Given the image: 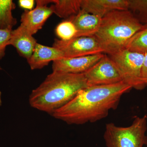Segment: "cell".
Wrapping results in <instances>:
<instances>
[{
    "label": "cell",
    "mask_w": 147,
    "mask_h": 147,
    "mask_svg": "<svg viewBox=\"0 0 147 147\" xmlns=\"http://www.w3.org/2000/svg\"><path fill=\"white\" fill-rule=\"evenodd\" d=\"M131 88L123 82L87 87L52 115L68 124L96 122L107 117L111 110H116L122 96Z\"/></svg>",
    "instance_id": "6da1fadb"
},
{
    "label": "cell",
    "mask_w": 147,
    "mask_h": 147,
    "mask_svg": "<svg viewBox=\"0 0 147 147\" xmlns=\"http://www.w3.org/2000/svg\"><path fill=\"white\" fill-rule=\"evenodd\" d=\"M87 87L84 73L53 71L32 91L29 103L32 108L52 115Z\"/></svg>",
    "instance_id": "7a4b0ae2"
},
{
    "label": "cell",
    "mask_w": 147,
    "mask_h": 147,
    "mask_svg": "<svg viewBox=\"0 0 147 147\" xmlns=\"http://www.w3.org/2000/svg\"><path fill=\"white\" fill-rule=\"evenodd\" d=\"M143 26L130 11L114 10L102 17L93 36L103 53L112 56L125 50L129 40Z\"/></svg>",
    "instance_id": "3957f363"
},
{
    "label": "cell",
    "mask_w": 147,
    "mask_h": 147,
    "mask_svg": "<svg viewBox=\"0 0 147 147\" xmlns=\"http://www.w3.org/2000/svg\"><path fill=\"white\" fill-rule=\"evenodd\" d=\"M147 117H136L130 125L106 124L103 139L107 147H143L147 144Z\"/></svg>",
    "instance_id": "277c9868"
},
{
    "label": "cell",
    "mask_w": 147,
    "mask_h": 147,
    "mask_svg": "<svg viewBox=\"0 0 147 147\" xmlns=\"http://www.w3.org/2000/svg\"><path fill=\"white\" fill-rule=\"evenodd\" d=\"M110 57L115 64L123 82L139 90L146 87L142 76L144 54L125 49Z\"/></svg>",
    "instance_id": "5b68a950"
},
{
    "label": "cell",
    "mask_w": 147,
    "mask_h": 147,
    "mask_svg": "<svg viewBox=\"0 0 147 147\" xmlns=\"http://www.w3.org/2000/svg\"><path fill=\"white\" fill-rule=\"evenodd\" d=\"M83 73L88 87L112 85L123 82L115 64L106 55Z\"/></svg>",
    "instance_id": "8992f818"
},
{
    "label": "cell",
    "mask_w": 147,
    "mask_h": 147,
    "mask_svg": "<svg viewBox=\"0 0 147 147\" xmlns=\"http://www.w3.org/2000/svg\"><path fill=\"white\" fill-rule=\"evenodd\" d=\"M53 47L60 50L64 58H75L103 53L94 37L82 36L64 41L55 39Z\"/></svg>",
    "instance_id": "52a82bcc"
},
{
    "label": "cell",
    "mask_w": 147,
    "mask_h": 147,
    "mask_svg": "<svg viewBox=\"0 0 147 147\" xmlns=\"http://www.w3.org/2000/svg\"><path fill=\"white\" fill-rule=\"evenodd\" d=\"M52 1L37 0L36 1L35 8L25 11L21 15V26L32 35L42 29L47 19L53 13L51 6H47L48 4L52 3Z\"/></svg>",
    "instance_id": "ba28073f"
},
{
    "label": "cell",
    "mask_w": 147,
    "mask_h": 147,
    "mask_svg": "<svg viewBox=\"0 0 147 147\" xmlns=\"http://www.w3.org/2000/svg\"><path fill=\"white\" fill-rule=\"evenodd\" d=\"M102 53L75 58H63L53 62V71L83 73L95 64L104 56Z\"/></svg>",
    "instance_id": "9c48e42d"
},
{
    "label": "cell",
    "mask_w": 147,
    "mask_h": 147,
    "mask_svg": "<svg viewBox=\"0 0 147 147\" xmlns=\"http://www.w3.org/2000/svg\"><path fill=\"white\" fill-rule=\"evenodd\" d=\"M129 0H82V10L102 18L114 10H128Z\"/></svg>",
    "instance_id": "30bf717a"
},
{
    "label": "cell",
    "mask_w": 147,
    "mask_h": 147,
    "mask_svg": "<svg viewBox=\"0 0 147 147\" xmlns=\"http://www.w3.org/2000/svg\"><path fill=\"white\" fill-rule=\"evenodd\" d=\"M102 18L82 10L75 16L67 19L71 21L77 30L76 37H92L98 31Z\"/></svg>",
    "instance_id": "8fae6325"
},
{
    "label": "cell",
    "mask_w": 147,
    "mask_h": 147,
    "mask_svg": "<svg viewBox=\"0 0 147 147\" xmlns=\"http://www.w3.org/2000/svg\"><path fill=\"white\" fill-rule=\"evenodd\" d=\"M36 43V40L32 35L20 25L12 30L7 45L13 46L20 56L28 60L32 55Z\"/></svg>",
    "instance_id": "7c38bea8"
},
{
    "label": "cell",
    "mask_w": 147,
    "mask_h": 147,
    "mask_svg": "<svg viewBox=\"0 0 147 147\" xmlns=\"http://www.w3.org/2000/svg\"><path fill=\"white\" fill-rule=\"evenodd\" d=\"M62 53L55 47H48L37 43L31 57L27 60L32 70L40 69L50 62L63 58Z\"/></svg>",
    "instance_id": "4fadbf2b"
},
{
    "label": "cell",
    "mask_w": 147,
    "mask_h": 147,
    "mask_svg": "<svg viewBox=\"0 0 147 147\" xmlns=\"http://www.w3.org/2000/svg\"><path fill=\"white\" fill-rule=\"evenodd\" d=\"M82 0H53L50 6L55 13L60 18H67L75 16L82 9Z\"/></svg>",
    "instance_id": "5bb4252c"
},
{
    "label": "cell",
    "mask_w": 147,
    "mask_h": 147,
    "mask_svg": "<svg viewBox=\"0 0 147 147\" xmlns=\"http://www.w3.org/2000/svg\"><path fill=\"white\" fill-rule=\"evenodd\" d=\"M16 5L11 0H0V30H12L17 20L12 15Z\"/></svg>",
    "instance_id": "9a60e30c"
},
{
    "label": "cell",
    "mask_w": 147,
    "mask_h": 147,
    "mask_svg": "<svg viewBox=\"0 0 147 147\" xmlns=\"http://www.w3.org/2000/svg\"><path fill=\"white\" fill-rule=\"evenodd\" d=\"M125 49L140 54L147 53V24L144 25L143 28L129 40Z\"/></svg>",
    "instance_id": "2e32d148"
},
{
    "label": "cell",
    "mask_w": 147,
    "mask_h": 147,
    "mask_svg": "<svg viewBox=\"0 0 147 147\" xmlns=\"http://www.w3.org/2000/svg\"><path fill=\"white\" fill-rule=\"evenodd\" d=\"M128 10L141 24H147V0H129Z\"/></svg>",
    "instance_id": "e0dca14e"
},
{
    "label": "cell",
    "mask_w": 147,
    "mask_h": 147,
    "mask_svg": "<svg viewBox=\"0 0 147 147\" xmlns=\"http://www.w3.org/2000/svg\"><path fill=\"white\" fill-rule=\"evenodd\" d=\"M55 32L60 40L64 41L74 38L77 34V30L74 24L67 20L59 24L56 28Z\"/></svg>",
    "instance_id": "ac0fdd59"
},
{
    "label": "cell",
    "mask_w": 147,
    "mask_h": 147,
    "mask_svg": "<svg viewBox=\"0 0 147 147\" xmlns=\"http://www.w3.org/2000/svg\"><path fill=\"white\" fill-rule=\"evenodd\" d=\"M12 30H0V60L5 55V50Z\"/></svg>",
    "instance_id": "d6986e66"
},
{
    "label": "cell",
    "mask_w": 147,
    "mask_h": 147,
    "mask_svg": "<svg viewBox=\"0 0 147 147\" xmlns=\"http://www.w3.org/2000/svg\"><path fill=\"white\" fill-rule=\"evenodd\" d=\"M18 3L21 8L31 10L34 6V0H20L18 1Z\"/></svg>",
    "instance_id": "ffe728a7"
},
{
    "label": "cell",
    "mask_w": 147,
    "mask_h": 147,
    "mask_svg": "<svg viewBox=\"0 0 147 147\" xmlns=\"http://www.w3.org/2000/svg\"><path fill=\"white\" fill-rule=\"evenodd\" d=\"M142 76L143 81L147 86V53L144 54V59L142 67Z\"/></svg>",
    "instance_id": "44dd1931"
},
{
    "label": "cell",
    "mask_w": 147,
    "mask_h": 147,
    "mask_svg": "<svg viewBox=\"0 0 147 147\" xmlns=\"http://www.w3.org/2000/svg\"><path fill=\"white\" fill-rule=\"evenodd\" d=\"M0 69H2V68H1V67H0Z\"/></svg>",
    "instance_id": "7402d4cb"
},
{
    "label": "cell",
    "mask_w": 147,
    "mask_h": 147,
    "mask_svg": "<svg viewBox=\"0 0 147 147\" xmlns=\"http://www.w3.org/2000/svg\"></svg>",
    "instance_id": "603a6c76"
}]
</instances>
